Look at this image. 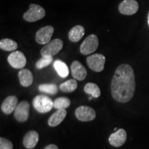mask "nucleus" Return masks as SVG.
<instances>
[{
	"instance_id": "obj_1",
	"label": "nucleus",
	"mask_w": 149,
	"mask_h": 149,
	"mask_svg": "<svg viewBox=\"0 0 149 149\" xmlns=\"http://www.w3.org/2000/svg\"><path fill=\"white\" fill-rule=\"evenodd\" d=\"M135 77L130 65L121 64L117 68L111 81V94L120 103L129 102L135 94Z\"/></svg>"
},
{
	"instance_id": "obj_2",
	"label": "nucleus",
	"mask_w": 149,
	"mask_h": 149,
	"mask_svg": "<svg viewBox=\"0 0 149 149\" xmlns=\"http://www.w3.org/2000/svg\"><path fill=\"white\" fill-rule=\"evenodd\" d=\"M33 105L37 111L46 113L51 111L53 107V102L49 97L40 95H37L33 100Z\"/></svg>"
},
{
	"instance_id": "obj_3",
	"label": "nucleus",
	"mask_w": 149,
	"mask_h": 149,
	"mask_svg": "<svg viewBox=\"0 0 149 149\" xmlns=\"http://www.w3.org/2000/svg\"><path fill=\"white\" fill-rule=\"evenodd\" d=\"M46 15V11L38 4L31 3L29 9L24 14V19L29 22H35L42 19Z\"/></svg>"
},
{
	"instance_id": "obj_4",
	"label": "nucleus",
	"mask_w": 149,
	"mask_h": 149,
	"mask_svg": "<svg viewBox=\"0 0 149 149\" xmlns=\"http://www.w3.org/2000/svg\"><path fill=\"white\" fill-rule=\"evenodd\" d=\"M98 46L99 40L97 35H90L85 39L80 46V53L84 55H90L97 49Z\"/></svg>"
},
{
	"instance_id": "obj_5",
	"label": "nucleus",
	"mask_w": 149,
	"mask_h": 149,
	"mask_svg": "<svg viewBox=\"0 0 149 149\" xmlns=\"http://www.w3.org/2000/svg\"><path fill=\"white\" fill-rule=\"evenodd\" d=\"M63 42L60 39H55L48 42L41 49L42 56H51L57 55L63 48Z\"/></svg>"
},
{
	"instance_id": "obj_6",
	"label": "nucleus",
	"mask_w": 149,
	"mask_h": 149,
	"mask_svg": "<svg viewBox=\"0 0 149 149\" xmlns=\"http://www.w3.org/2000/svg\"><path fill=\"white\" fill-rule=\"evenodd\" d=\"M86 63L89 68L93 71L102 72L104 69L106 57L102 54H95L87 57Z\"/></svg>"
},
{
	"instance_id": "obj_7",
	"label": "nucleus",
	"mask_w": 149,
	"mask_h": 149,
	"mask_svg": "<svg viewBox=\"0 0 149 149\" xmlns=\"http://www.w3.org/2000/svg\"><path fill=\"white\" fill-rule=\"evenodd\" d=\"M76 117L81 122H90L95 120L96 117V113L91 107L86 106H81L75 110Z\"/></svg>"
},
{
	"instance_id": "obj_8",
	"label": "nucleus",
	"mask_w": 149,
	"mask_h": 149,
	"mask_svg": "<svg viewBox=\"0 0 149 149\" xmlns=\"http://www.w3.org/2000/svg\"><path fill=\"white\" fill-rule=\"evenodd\" d=\"M8 61L13 68L16 69H23L26 64V58L22 52L16 51L8 55Z\"/></svg>"
},
{
	"instance_id": "obj_9",
	"label": "nucleus",
	"mask_w": 149,
	"mask_h": 149,
	"mask_svg": "<svg viewBox=\"0 0 149 149\" xmlns=\"http://www.w3.org/2000/svg\"><path fill=\"white\" fill-rule=\"evenodd\" d=\"M54 28L52 26L41 28L38 30L35 35L36 42L40 44H46L51 42V40L53 35Z\"/></svg>"
},
{
	"instance_id": "obj_10",
	"label": "nucleus",
	"mask_w": 149,
	"mask_h": 149,
	"mask_svg": "<svg viewBox=\"0 0 149 149\" xmlns=\"http://www.w3.org/2000/svg\"><path fill=\"white\" fill-rule=\"evenodd\" d=\"M30 113V104L27 101H22L18 104L14 111V117L17 121L24 122L28 120Z\"/></svg>"
},
{
	"instance_id": "obj_11",
	"label": "nucleus",
	"mask_w": 149,
	"mask_h": 149,
	"mask_svg": "<svg viewBox=\"0 0 149 149\" xmlns=\"http://www.w3.org/2000/svg\"><path fill=\"white\" fill-rule=\"evenodd\" d=\"M139 4L136 0H124L120 3L118 10L124 15H133L137 12Z\"/></svg>"
},
{
	"instance_id": "obj_12",
	"label": "nucleus",
	"mask_w": 149,
	"mask_h": 149,
	"mask_svg": "<svg viewBox=\"0 0 149 149\" xmlns=\"http://www.w3.org/2000/svg\"><path fill=\"white\" fill-rule=\"evenodd\" d=\"M126 138H127V134L126 130L123 128H120L110 135L109 141L111 146L120 147L126 142Z\"/></svg>"
},
{
	"instance_id": "obj_13",
	"label": "nucleus",
	"mask_w": 149,
	"mask_h": 149,
	"mask_svg": "<svg viewBox=\"0 0 149 149\" xmlns=\"http://www.w3.org/2000/svg\"><path fill=\"white\" fill-rule=\"evenodd\" d=\"M70 70L72 77L75 79L82 81L86 77L87 70L79 61H74L70 66Z\"/></svg>"
},
{
	"instance_id": "obj_14",
	"label": "nucleus",
	"mask_w": 149,
	"mask_h": 149,
	"mask_svg": "<svg viewBox=\"0 0 149 149\" xmlns=\"http://www.w3.org/2000/svg\"><path fill=\"white\" fill-rule=\"evenodd\" d=\"M18 105V99L16 96H8L4 100L1 104V109L3 113L6 115H10L15 111Z\"/></svg>"
},
{
	"instance_id": "obj_15",
	"label": "nucleus",
	"mask_w": 149,
	"mask_h": 149,
	"mask_svg": "<svg viewBox=\"0 0 149 149\" xmlns=\"http://www.w3.org/2000/svg\"><path fill=\"white\" fill-rule=\"evenodd\" d=\"M39 134L35 130H31L28 132L24 136L23 144L28 149H32L36 146L39 141Z\"/></svg>"
},
{
	"instance_id": "obj_16",
	"label": "nucleus",
	"mask_w": 149,
	"mask_h": 149,
	"mask_svg": "<svg viewBox=\"0 0 149 149\" xmlns=\"http://www.w3.org/2000/svg\"><path fill=\"white\" fill-rule=\"evenodd\" d=\"M67 112L65 109H57L48 120V125L51 127H55L58 126L64 121L66 116Z\"/></svg>"
},
{
	"instance_id": "obj_17",
	"label": "nucleus",
	"mask_w": 149,
	"mask_h": 149,
	"mask_svg": "<svg viewBox=\"0 0 149 149\" xmlns=\"http://www.w3.org/2000/svg\"><path fill=\"white\" fill-rule=\"evenodd\" d=\"M19 79L22 86L24 87H29L33 84V76L32 72L29 69L23 68L20 70L18 73Z\"/></svg>"
},
{
	"instance_id": "obj_18",
	"label": "nucleus",
	"mask_w": 149,
	"mask_h": 149,
	"mask_svg": "<svg viewBox=\"0 0 149 149\" xmlns=\"http://www.w3.org/2000/svg\"><path fill=\"white\" fill-rule=\"evenodd\" d=\"M84 33L85 29L82 26H75L72 28L68 33V38L72 42H77L82 38Z\"/></svg>"
},
{
	"instance_id": "obj_19",
	"label": "nucleus",
	"mask_w": 149,
	"mask_h": 149,
	"mask_svg": "<svg viewBox=\"0 0 149 149\" xmlns=\"http://www.w3.org/2000/svg\"><path fill=\"white\" fill-rule=\"evenodd\" d=\"M53 66L57 74L61 77H66L68 75V74H69V70H68V66H67V65L65 64L64 61L59 60V59L58 60H56L54 62Z\"/></svg>"
},
{
	"instance_id": "obj_20",
	"label": "nucleus",
	"mask_w": 149,
	"mask_h": 149,
	"mask_svg": "<svg viewBox=\"0 0 149 149\" xmlns=\"http://www.w3.org/2000/svg\"><path fill=\"white\" fill-rule=\"evenodd\" d=\"M18 44L10 39H3L0 41V48L5 51H14L17 48Z\"/></svg>"
},
{
	"instance_id": "obj_21",
	"label": "nucleus",
	"mask_w": 149,
	"mask_h": 149,
	"mask_svg": "<svg viewBox=\"0 0 149 149\" xmlns=\"http://www.w3.org/2000/svg\"><path fill=\"white\" fill-rule=\"evenodd\" d=\"M84 91L87 94L91 95L93 97L97 98L101 95L100 87L95 83H87L84 86Z\"/></svg>"
},
{
	"instance_id": "obj_22",
	"label": "nucleus",
	"mask_w": 149,
	"mask_h": 149,
	"mask_svg": "<svg viewBox=\"0 0 149 149\" xmlns=\"http://www.w3.org/2000/svg\"><path fill=\"white\" fill-rule=\"evenodd\" d=\"M77 88V82L75 79H69L59 86V89L64 93L74 92Z\"/></svg>"
},
{
	"instance_id": "obj_23",
	"label": "nucleus",
	"mask_w": 149,
	"mask_h": 149,
	"mask_svg": "<svg viewBox=\"0 0 149 149\" xmlns=\"http://www.w3.org/2000/svg\"><path fill=\"white\" fill-rule=\"evenodd\" d=\"M70 104V100L69 98L66 97H61L55 99L53 102V107L56 109H66L69 107Z\"/></svg>"
},
{
	"instance_id": "obj_24",
	"label": "nucleus",
	"mask_w": 149,
	"mask_h": 149,
	"mask_svg": "<svg viewBox=\"0 0 149 149\" xmlns=\"http://www.w3.org/2000/svg\"><path fill=\"white\" fill-rule=\"evenodd\" d=\"M39 90L41 92L50 95H55L58 91V88L53 84H44L39 86Z\"/></svg>"
},
{
	"instance_id": "obj_25",
	"label": "nucleus",
	"mask_w": 149,
	"mask_h": 149,
	"mask_svg": "<svg viewBox=\"0 0 149 149\" xmlns=\"http://www.w3.org/2000/svg\"><path fill=\"white\" fill-rule=\"evenodd\" d=\"M52 61L53 57L51 56H42V58L39 59L36 63V67L38 69H42L51 64Z\"/></svg>"
},
{
	"instance_id": "obj_26",
	"label": "nucleus",
	"mask_w": 149,
	"mask_h": 149,
	"mask_svg": "<svg viewBox=\"0 0 149 149\" xmlns=\"http://www.w3.org/2000/svg\"><path fill=\"white\" fill-rule=\"evenodd\" d=\"M13 144L10 140L1 137L0 138V149H13Z\"/></svg>"
},
{
	"instance_id": "obj_27",
	"label": "nucleus",
	"mask_w": 149,
	"mask_h": 149,
	"mask_svg": "<svg viewBox=\"0 0 149 149\" xmlns=\"http://www.w3.org/2000/svg\"><path fill=\"white\" fill-rule=\"evenodd\" d=\"M44 149H59V148L55 144H49L46 146Z\"/></svg>"
},
{
	"instance_id": "obj_28",
	"label": "nucleus",
	"mask_w": 149,
	"mask_h": 149,
	"mask_svg": "<svg viewBox=\"0 0 149 149\" xmlns=\"http://www.w3.org/2000/svg\"><path fill=\"white\" fill-rule=\"evenodd\" d=\"M148 24L149 26V12H148Z\"/></svg>"
}]
</instances>
